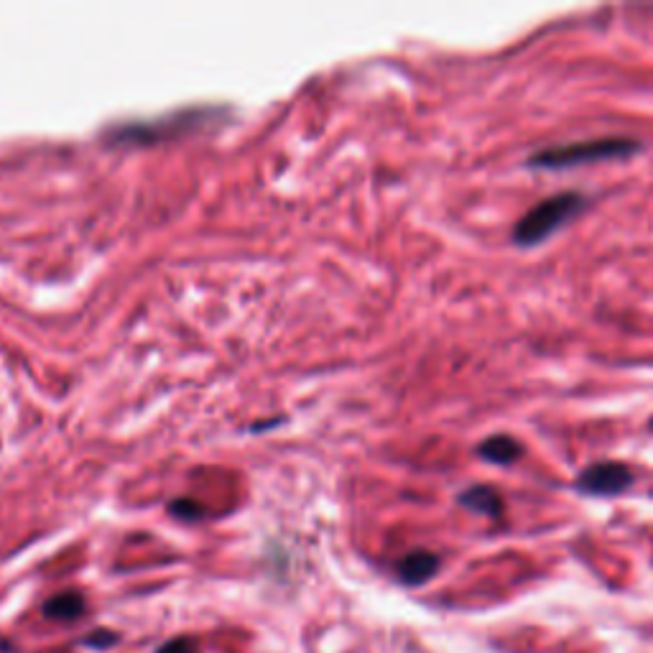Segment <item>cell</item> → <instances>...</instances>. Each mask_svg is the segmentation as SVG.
I'll return each instance as SVG.
<instances>
[{"instance_id": "obj_1", "label": "cell", "mask_w": 653, "mask_h": 653, "mask_svg": "<svg viewBox=\"0 0 653 653\" xmlns=\"http://www.w3.org/2000/svg\"><path fill=\"white\" fill-rule=\"evenodd\" d=\"M639 152V144L631 138H593L579 144H564L534 154L528 164L536 169H569V166L605 162V158H625Z\"/></svg>"}, {"instance_id": "obj_2", "label": "cell", "mask_w": 653, "mask_h": 653, "mask_svg": "<svg viewBox=\"0 0 653 653\" xmlns=\"http://www.w3.org/2000/svg\"><path fill=\"white\" fill-rule=\"evenodd\" d=\"M587 199L577 192H562L554 194V197L538 202L534 209H528L524 217L518 220L514 241L518 245H536L542 243L544 237L557 233L559 227L567 223V220L577 217L582 209H585Z\"/></svg>"}, {"instance_id": "obj_3", "label": "cell", "mask_w": 653, "mask_h": 653, "mask_svg": "<svg viewBox=\"0 0 653 653\" xmlns=\"http://www.w3.org/2000/svg\"><path fill=\"white\" fill-rule=\"evenodd\" d=\"M633 483V475L621 462H595L577 478V488L587 496H617Z\"/></svg>"}, {"instance_id": "obj_4", "label": "cell", "mask_w": 653, "mask_h": 653, "mask_svg": "<svg viewBox=\"0 0 653 653\" xmlns=\"http://www.w3.org/2000/svg\"><path fill=\"white\" fill-rule=\"evenodd\" d=\"M396 572H399L403 585H423L439 572V557L427 549L409 552L396 564Z\"/></svg>"}, {"instance_id": "obj_5", "label": "cell", "mask_w": 653, "mask_h": 653, "mask_svg": "<svg viewBox=\"0 0 653 653\" xmlns=\"http://www.w3.org/2000/svg\"><path fill=\"white\" fill-rule=\"evenodd\" d=\"M478 455L488 462L510 465V462H516L520 455H524V445L508 435H496V437H488L485 442H480Z\"/></svg>"}, {"instance_id": "obj_6", "label": "cell", "mask_w": 653, "mask_h": 653, "mask_svg": "<svg viewBox=\"0 0 653 653\" xmlns=\"http://www.w3.org/2000/svg\"><path fill=\"white\" fill-rule=\"evenodd\" d=\"M460 503L465 508L475 510V514H483V516H490V518H498L503 514V498L498 496L496 488H490V485H475V488H467Z\"/></svg>"}, {"instance_id": "obj_7", "label": "cell", "mask_w": 653, "mask_h": 653, "mask_svg": "<svg viewBox=\"0 0 653 653\" xmlns=\"http://www.w3.org/2000/svg\"><path fill=\"white\" fill-rule=\"evenodd\" d=\"M85 613V597L75 593V589H67V593H59L43 605V615L51 617V621L69 623Z\"/></svg>"}, {"instance_id": "obj_8", "label": "cell", "mask_w": 653, "mask_h": 653, "mask_svg": "<svg viewBox=\"0 0 653 653\" xmlns=\"http://www.w3.org/2000/svg\"><path fill=\"white\" fill-rule=\"evenodd\" d=\"M169 508H172V514H174V516L187 518V520L199 518V516H202V508L197 506V503H192V500H174Z\"/></svg>"}, {"instance_id": "obj_9", "label": "cell", "mask_w": 653, "mask_h": 653, "mask_svg": "<svg viewBox=\"0 0 653 653\" xmlns=\"http://www.w3.org/2000/svg\"><path fill=\"white\" fill-rule=\"evenodd\" d=\"M113 641H118V635L110 633V631H97V633H90L82 639L85 646H97V649H108Z\"/></svg>"}, {"instance_id": "obj_10", "label": "cell", "mask_w": 653, "mask_h": 653, "mask_svg": "<svg viewBox=\"0 0 653 653\" xmlns=\"http://www.w3.org/2000/svg\"><path fill=\"white\" fill-rule=\"evenodd\" d=\"M194 649H197V643H194L192 639H176L166 643L158 653H194Z\"/></svg>"}]
</instances>
